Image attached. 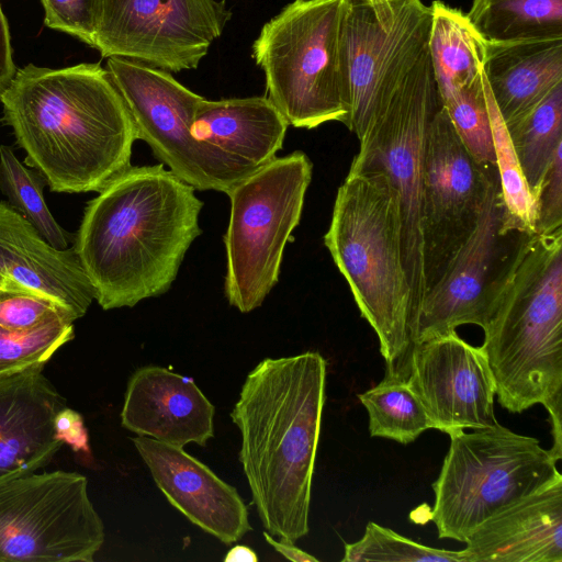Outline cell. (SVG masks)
<instances>
[{
    "label": "cell",
    "instance_id": "26",
    "mask_svg": "<svg viewBox=\"0 0 562 562\" xmlns=\"http://www.w3.org/2000/svg\"><path fill=\"white\" fill-rule=\"evenodd\" d=\"M369 417V432L406 445L431 428L426 411L400 368L387 369L384 379L358 394Z\"/></svg>",
    "mask_w": 562,
    "mask_h": 562
},
{
    "label": "cell",
    "instance_id": "17",
    "mask_svg": "<svg viewBox=\"0 0 562 562\" xmlns=\"http://www.w3.org/2000/svg\"><path fill=\"white\" fill-rule=\"evenodd\" d=\"M132 441L167 501L192 524L225 544L251 530L237 490L183 447L140 436Z\"/></svg>",
    "mask_w": 562,
    "mask_h": 562
},
{
    "label": "cell",
    "instance_id": "5",
    "mask_svg": "<svg viewBox=\"0 0 562 562\" xmlns=\"http://www.w3.org/2000/svg\"><path fill=\"white\" fill-rule=\"evenodd\" d=\"M324 244L374 330L387 369L411 349V292L398 196L379 170H351L338 188Z\"/></svg>",
    "mask_w": 562,
    "mask_h": 562
},
{
    "label": "cell",
    "instance_id": "36",
    "mask_svg": "<svg viewBox=\"0 0 562 562\" xmlns=\"http://www.w3.org/2000/svg\"><path fill=\"white\" fill-rule=\"evenodd\" d=\"M15 72L9 26L0 4V94L10 86Z\"/></svg>",
    "mask_w": 562,
    "mask_h": 562
},
{
    "label": "cell",
    "instance_id": "20",
    "mask_svg": "<svg viewBox=\"0 0 562 562\" xmlns=\"http://www.w3.org/2000/svg\"><path fill=\"white\" fill-rule=\"evenodd\" d=\"M0 278L56 301L75 319L82 317L94 300V289L75 248L52 246L4 201H0Z\"/></svg>",
    "mask_w": 562,
    "mask_h": 562
},
{
    "label": "cell",
    "instance_id": "38",
    "mask_svg": "<svg viewBox=\"0 0 562 562\" xmlns=\"http://www.w3.org/2000/svg\"><path fill=\"white\" fill-rule=\"evenodd\" d=\"M223 560L225 562H257L258 557L251 548L238 544L229 549Z\"/></svg>",
    "mask_w": 562,
    "mask_h": 562
},
{
    "label": "cell",
    "instance_id": "16",
    "mask_svg": "<svg viewBox=\"0 0 562 562\" xmlns=\"http://www.w3.org/2000/svg\"><path fill=\"white\" fill-rule=\"evenodd\" d=\"M407 356V380L431 428L450 437L497 424L495 382L481 346L468 344L454 330L412 345Z\"/></svg>",
    "mask_w": 562,
    "mask_h": 562
},
{
    "label": "cell",
    "instance_id": "27",
    "mask_svg": "<svg viewBox=\"0 0 562 562\" xmlns=\"http://www.w3.org/2000/svg\"><path fill=\"white\" fill-rule=\"evenodd\" d=\"M506 128L533 195L557 148L562 145V83L531 112Z\"/></svg>",
    "mask_w": 562,
    "mask_h": 562
},
{
    "label": "cell",
    "instance_id": "32",
    "mask_svg": "<svg viewBox=\"0 0 562 562\" xmlns=\"http://www.w3.org/2000/svg\"><path fill=\"white\" fill-rule=\"evenodd\" d=\"M59 318L76 321L56 301L12 282L2 281L0 326L13 330H30Z\"/></svg>",
    "mask_w": 562,
    "mask_h": 562
},
{
    "label": "cell",
    "instance_id": "25",
    "mask_svg": "<svg viewBox=\"0 0 562 562\" xmlns=\"http://www.w3.org/2000/svg\"><path fill=\"white\" fill-rule=\"evenodd\" d=\"M467 18L490 43L562 37V0H472Z\"/></svg>",
    "mask_w": 562,
    "mask_h": 562
},
{
    "label": "cell",
    "instance_id": "22",
    "mask_svg": "<svg viewBox=\"0 0 562 562\" xmlns=\"http://www.w3.org/2000/svg\"><path fill=\"white\" fill-rule=\"evenodd\" d=\"M483 71L496 108L509 125L562 83V37L486 42Z\"/></svg>",
    "mask_w": 562,
    "mask_h": 562
},
{
    "label": "cell",
    "instance_id": "34",
    "mask_svg": "<svg viewBox=\"0 0 562 562\" xmlns=\"http://www.w3.org/2000/svg\"><path fill=\"white\" fill-rule=\"evenodd\" d=\"M562 145L533 192L536 203L535 233L547 234L562 228Z\"/></svg>",
    "mask_w": 562,
    "mask_h": 562
},
{
    "label": "cell",
    "instance_id": "13",
    "mask_svg": "<svg viewBox=\"0 0 562 562\" xmlns=\"http://www.w3.org/2000/svg\"><path fill=\"white\" fill-rule=\"evenodd\" d=\"M521 233L505 228L498 172L493 166L473 231L426 292L409 324L411 346L461 325L485 327L494 288Z\"/></svg>",
    "mask_w": 562,
    "mask_h": 562
},
{
    "label": "cell",
    "instance_id": "33",
    "mask_svg": "<svg viewBox=\"0 0 562 562\" xmlns=\"http://www.w3.org/2000/svg\"><path fill=\"white\" fill-rule=\"evenodd\" d=\"M47 27L68 33L93 47L102 0H41Z\"/></svg>",
    "mask_w": 562,
    "mask_h": 562
},
{
    "label": "cell",
    "instance_id": "37",
    "mask_svg": "<svg viewBox=\"0 0 562 562\" xmlns=\"http://www.w3.org/2000/svg\"><path fill=\"white\" fill-rule=\"evenodd\" d=\"M263 537L268 544H270L278 553L283 555L290 561L294 562H318V559L312 554L299 549L294 546V542L286 540H277L267 531L263 532Z\"/></svg>",
    "mask_w": 562,
    "mask_h": 562
},
{
    "label": "cell",
    "instance_id": "35",
    "mask_svg": "<svg viewBox=\"0 0 562 562\" xmlns=\"http://www.w3.org/2000/svg\"><path fill=\"white\" fill-rule=\"evenodd\" d=\"M56 429L63 442H75L78 449L87 447V435L78 413L64 407L56 416Z\"/></svg>",
    "mask_w": 562,
    "mask_h": 562
},
{
    "label": "cell",
    "instance_id": "31",
    "mask_svg": "<svg viewBox=\"0 0 562 562\" xmlns=\"http://www.w3.org/2000/svg\"><path fill=\"white\" fill-rule=\"evenodd\" d=\"M441 104L471 156L481 165H495L483 74L475 82L463 88Z\"/></svg>",
    "mask_w": 562,
    "mask_h": 562
},
{
    "label": "cell",
    "instance_id": "28",
    "mask_svg": "<svg viewBox=\"0 0 562 562\" xmlns=\"http://www.w3.org/2000/svg\"><path fill=\"white\" fill-rule=\"evenodd\" d=\"M45 183L42 175L21 162L10 146L0 145V191L8 203L52 246L67 249L75 237L57 223L48 210L43 194Z\"/></svg>",
    "mask_w": 562,
    "mask_h": 562
},
{
    "label": "cell",
    "instance_id": "10",
    "mask_svg": "<svg viewBox=\"0 0 562 562\" xmlns=\"http://www.w3.org/2000/svg\"><path fill=\"white\" fill-rule=\"evenodd\" d=\"M106 70L134 122L137 139L178 178L195 190L227 194L252 169L213 145L195 139L191 125L203 97L168 71L112 56Z\"/></svg>",
    "mask_w": 562,
    "mask_h": 562
},
{
    "label": "cell",
    "instance_id": "29",
    "mask_svg": "<svg viewBox=\"0 0 562 562\" xmlns=\"http://www.w3.org/2000/svg\"><path fill=\"white\" fill-rule=\"evenodd\" d=\"M72 338L74 322L65 318L30 330H13L0 326V376L45 366Z\"/></svg>",
    "mask_w": 562,
    "mask_h": 562
},
{
    "label": "cell",
    "instance_id": "14",
    "mask_svg": "<svg viewBox=\"0 0 562 562\" xmlns=\"http://www.w3.org/2000/svg\"><path fill=\"white\" fill-rule=\"evenodd\" d=\"M231 16L217 0H102L93 47L106 58L195 69Z\"/></svg>",
    "mask_w": 562,
    "mask_h": 562
},
{
    "label": "cell",
    "instance_id": "8",
    "mask_svg": "<svg viewBox=\"0 0 562 562\" xmlns=\"http://www.w3.org/2000/svg\"><path fill=\"white\" fill-rule=\"evenodd\" d=\"M312 170L307 155L296 150L256 169L227 193L224 291L239 312L261 306L277 284L285 245L302 216Z\"/></svg>",
    "mask_w": 562,
    "mask_h": 562
},
{
    "label": "cell",
    "instance_id": "3",
    "mask_svg": "<svg viewBox=\"0 0 562 562\" xmlns=\"http://www.w3.org/2000/svg\"><path fill=\"white\" fill-rule=\"evenodd\" d=\"M326 369L317 351L265 358L247 374L231 413L252 504L279 540L295 542L310 531Z\"/></svg>",
    "mask_w": 562,
    "mask_h": 562
},
{
    "label": "cell",
    "instance_id": "18",
    "mask_svg": "<svg viewBox=\"0 0 562 562\" xmlns=\"http://www.w3.org/2000/svg\"><path fill=\"white\" fill-rule=\"evenodd\" d=\"M43 369L0 376V484L45 467L64 443L56 416L65 400Z\"/></svg>",
    "mask_w": 562,
    "mask_h": 562
},
{
    "label": "cell",
    "instance_id": "21",
    "mask_svg": "<svg viewBox=\"0 0 562 562\" xmlns=\"http://www.w3.org/2000/svg\"><path fill=\"white\" fill-rule=\"evenodd\" d=\"M467 562H562V475L483 521Z\"/></svg>",
    "mask_w": 562,
    "mask_h": 562
},
{
    "label": "cell",
    "instance_id": "24",
    "mask_svg": "<svg viewBox=\"0 0 562 562\" xmlns=\"http://www.w3.org/2000/svg\"><path fill=\"white\" fill-rule=\"evenodd\" d=\"M428 50L440 101L443 102L483 74L486 41L467 14L434 1Z\"/></svg>",
    "mask_w": 562,
    "mask_h": 562
},
{
    "label": "cell",
    "instance_id": "39",
    "mask_svg": "<svg viewBox=\"0 0 562 562\" xmlns=\"http://www.w3.org/2000/svg\"><path fill=\"white\" fill-rule=\"evenodd\" d=\"M1 286H2V279L0 278V289H1Z\"/></svg>",
    "mask_w": 562,
    "mask_h": 562
},
{
    "label": "cell",
    "instance_id": "11",
    "mask_svg": "<svg viewBox=\"0 0 562 562\" xmlns=\"http://www.w3.org/2000/svg\"><path fill=\"white\" fill-rule=\"evenodd\" d=\"M103 543L85 475L34 472L0 484V562H92Z\"/></svg>",
    "mask_w": 562,
    "mask_h": 562
},
{
    "label": "cell",
    "instance_id": "12",
    "mask_svg": "<svg viewBox=\"0 0 562 562\" xmlns=\"http://www.w3.org/2000/svg\"><path fill=\"white\" fill-rule=\"evenodd\" d=\"M342 60L349 119L360 140L385 102L428 49L431 8L422 0H347Z\"/></svg>",
    "mask_w": 562,
    "mask_h": 562
},
{
    "label": "cell",
    "instance_id": "15",
    "mask_svg": "<svg viewBox=\"0 0 562 562\" xmlns=\"http://www.w3.org/2000/svg\"><path fill=\"white\" fill-rule=\"evenodd\" d=\"M493 166L471 156L440 104L429 124L424 158L426 292L473 231Z\"/></svg>",
    "mask_w": 562,
    "mask_h": 562
},
{
    "label": "cell",
    "instance_id": "23",
    "mask_svg": "<svg viewBox=\"0 0 562 562\" xmlns=\"http://www.w3.org/2000/svg\"><path fill=\"white\" fill-rule=\"evenodd\" d=\"M288 126L267 95L217 101L203 98L191 134L256 170L277 157Z\"/></svg>",
    "mask_w": 562,
    "mask_h": 562
},
{
    "label": "cell",
    "instance_id": "6",
    "mask_svg": "<svg viewBox=\"0 0 562 562\" xmlns=\"http://www.w3.org/2000/svg\"><path fill=\"white\" fill-rule=\"evenodd\" d=\"M347 0H294L268 21L252 45L269 100L289 125H347L349 101L342 60Z\"/></svg>",
    "mask_w": 562,
    "mask_h": 562
},
{
    "label": "cell",
    "instance_id": "1",
    "mask_svg": "<svg viewBox=\"0 0 562 562\" xmlns=\"http://www.w3.org/2000/svg\"><path fill=\"white\" fill-rule=\"evenodd\" d=\"M3 116L50 191L99 192L130 168L137 132L100 64L19 69L0 94Z\"/></svg>",
    "mask_w": 562,
    "mask_h": 562
},
{
    "label": "cell",
    "instance_id": "30",
    "mask_svg": "<svg viewBox=\"0 0 562 562\" xmlns=\"http://www.w3.org/2000/svg\"><path fill=\"white\" fill-rule=\"evenodd\" d=\"M342 562H467L462 550L452 551L428 547L375 522H368L363 537L345 543Z\"/></svg>",
    "mask_w": 562,
    "mask_h": 562
},
{
    "label": "cell",
    "instance_id": "19",
    "mask_svg": "<svg viewBox=\"0 0 562 562\" xmlns=\"http://www.w3.org/2000/svg\"><path fill=\"white\" fill-rule=\"evenodd\" d=\"M215 407L190 376L145 366L131 375L121 411L124 428L140 437L205 447L214 436Z\"/></svg>",
    "mask_w": 562,
    "mask_h": 562
},
{
    "label": "cell",
    "instance_id": "2",
    "mask_svg": "<svg viewBox=\"0 0 562 562\" xmlns=\"http://www.w3.org/2000/svg\"><path fill=\"white\" fill-rule=\"evenodd\" d=\"M203 202L162 164L131 166L85 209L74 248L105 311L165 294L202 233Z\"/></svg>",
    "mask_w": 562,
    "mask_h": 562
},
{
    "label": "cell",
    "instance_id": "4",
    "mask_svg": "<svg viewBox=\"0 0 562 562\" xmlns=\"http://www.w3.org/2000/svg\"><path fill=\"white\" fill-rule=\"evenodd\" d=\"M484 350L498 403L541 404L562 428V228L521 233L491 300Z\"/></svg>",
    "mask_w": 562,
    "mask_h": 562
},
{
    "label": "cell",
    "instance_id": "9",
    "mask_svg": "<svg viewBox=\"0 0 562 562\" xmlns=\"http://www.w3.org/2000/svg\"><path fill=\"white\" fill-rule=\"evenodd\" d=\"M440 104L427 49L374 112L349 168L382 171L397 193L403 262L411 292L409 324L426 293L424 158L429 124Z\"/></svg>",
    "mask_w": 562,
    "mask_h": 562
},
{
    "label": "cell",
    "instance_id": "7",
    "mask_svg": "<svg viewBox=\"0 0 562 562\" xmlns=\"http://www.w3.org/2000/svg\"><path fill=\"white\" fill-rule=\"evenodd\" d=\"M450 436L432 483L430 519L440 539L465 542L498 510L561 475L558 460L538 439L496 424Z\"/></svg>",
    "mask_w": 562,
    "mask_h": 562
}]
</instances>
